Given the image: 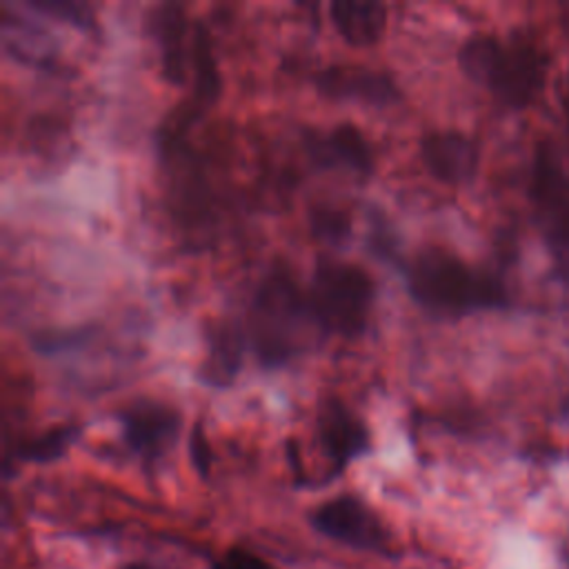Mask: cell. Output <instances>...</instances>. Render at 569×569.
<instances>
[{
	"instance_id": "1",
	"label": "cell",
	"mask_w": 569,
	"mask_h": 569,
	"mask_svg": "<svg viewBox=\"0 0 569 569\" xmlns=\"http://www.w3.org/2000/svg\"><path fill=\"white\" fill-rule=\"evenodd\" d=\"M320 333L307 291L298 284L289 267L271 264L256 284L244 320L251 353L264 369H278L298 358Z\"/></svg>"
},
{
	"instance_id": "2",
	"label": "cell",
	"mask_w": 569,
	"mask_h": 569,
	"mask_svg": "<svg viewBox=\"0 0 569 569\" xmlns=\"http://www.w3.org/2000/svg\"><path fill=\"white\" fill-rule=\"evenodd\" d=\"M407 291L433 316L458 318L507 305L502 282L442 247L418 249L405 267Z\"/></svg>"
},
{
	"instance_id": "3",
	"label": "cell",
	"mask_w": 569,
	"mask_h": 569,
	"mask_svg": "<svg viewBox=\"0 0 569 569\" xmlns=\"http://www.w3.org/2000/svg\"><path fill=\"white\" fill-rule=\"evenodd\" d=\"M305 291L320 333L358 338L367 329L376 284L369 271H365L360 264L336 258H318Z\"/></svg>"
},
{
	"instance_id": "4",
	"label": "cell",
	"mask_w": 569,
	"mask_h": 569,
	"mask_svg": "<svg viewBox=\"0 0 569 569\" xmlns=\"http://www.w3.org/2000/svg\"><path fill=\"white\" fill-rule=\"evenodd\" d=\"M311 525L322 536L342 542L360 551H373L389 556V531L378 513L358 496L342 493L318 505L311 516Z\"/></svg>"
},
{
	"instance_id": "5",
	"label": "cell",
	"mask_w": 569,
	"mask_h": 569,
	"mask_svg": "<svg viewBox=\"0 0 569 569\" xmlns=\"http://www.w3.org/2000/svg\"><path fill=\"white\" fill-rule=\"evenodd\" d=\"M545 73L547 60L542 49L529 38L513 36L509 40H500V51L485 89H489L502 104L522 109L540 93Z\"/></svg>"
},
{
	"instance_id": "6",
	"label": "cell",
	"mask_w": 569,
	"mask_h": 569,
	"mask_svg": "<svg viewBox=\"0 0 569 569\" xmlns=\"http://www.w3.org/2000/svg\"><path fill=\"white\" fill-rule=\"evenodd\" d=\"M127 449L144 465L162 460L178 440L180 411L162 400L138 398L116 413Z\"/></svg>"
},
{
	"instance_id": "7",
	"label": "cell",
	"mask_w": 569,
	"mask_h": 569,
	"mask_svg": "<svg viewBox=\"0 0 569 569\" xmlns=\"http://www.w3.org/2000/svg\"><path fill=\"white\" fill-rule=\"evenodd\" d=\"M313 84L329 100L360 102L376 109L389 107L402 96L391 71L360 62L327 64L313 76Z\"/></svg>"
},
{
	"instance_id": "8",
	"label": "cell",
	"mask_w": 569,
	"mask_h": 569,
	"mask_svg": "<svg viewBox=\"0 0 569 569\" xmlns=\"http://www.w3.org/2000/svg\"><path fill=\"white\" fill-rule=\"evenodd\" d=\"M316 436L331 465V478L371 449V436L362 418L340 396H325L316 411Z\"/></svg>"
},
{
	"instance_id": "9",
	"label": "cell",
	"mask_w": 569,
	"mask_h": 569,
	"mask_svg": "<svg viewBox=\"0 0 569 569\" xmlns=\"http://www.w3.org/2000/svg\"><path fill=\"white\" fill-rule=\"evenodd\" d=\"M531 198L542 216L549 242L569 251V176L549 142L536 147Z\"/></svg>"
},
{
	"instance_id": "10",
	"label": "cell",
	"mask_w": 569,
	"mask_h": 569,
	"mask_svg": "<svg viewBox=\"0 0 569 569\" xmlns=\"http://www.w3.org/2000/svg\"><path fill=\"white\" fill-rule=\"evenodd\" d=\"M418 153L431 178L451 187L471 182L480 162L476 140L453 129L425 133L418 142Z\"/></svg>"
},
{
	"instance_id": "11",
	"label": "cell",
	"mask_w": 569,
	"mask_h": 569,
	"mask_svg": "<svg viewBox=\"0 0 569 569\" xmlns=\"http://www.w3.org/2000/svg\"><path fill=\"white\" fill-rule=\"evenodd\" d=\"M309 158L322 169H342L362 180L373 173V151L353 122H336L327 131H307Z\"/></svg>"
},
{
	"instance_id": "12",
	"label": "cell",
	"mask_w": 569,
	"mask_h": 569,
	"mask_svg": "<svg viewBox=\"0 0 569 569\" xmlns=\"http://www.w3.org/2000/svg\"><path fill=\"white\" fill-rule=\"evenodd\" d=\"M247 349L249 342L244 327L229 318L209 320L204 325V356L196 369L198 380L211 389L231 387Z\"/></svg>"
},
{
	"instance_id": "13",
	"label": "cell",
	"mask_w": 569,
	"mask_h": 569,
	"mask_svg": "<svg viewBox=\"0 0 569 569\" xmlns=\"http://www.w3.org/2000/svg\"><path fill=\"white\" fill-rule=\"evenodd\" d=\"M151 36L160 51V73L169 84H184L191 73V36L182 4L164 2L151 13Z\"/></svg>"
},
{
	"instance_id": "14",
	"label": "cell",
	"mask_w": 569,
	"mask_h": 569,
	"mask_svg": "<svg viewBox=\"0 0 569 569\" xmlns=\"http://www.w3.org/2000/svg\"><path fill=\"white\" fill-rule=\"evenodd\" d=\"M329 18L349 47H371L385 33L387 4L378 0H333Z\"/></svg>"
},
{
	"instance_id": "15",
	"label": "cell",
	"mask_w": 569,
	"mask_h": 569,
	"mask_svg": "<svg viewBox=\"0 0 569 569\" xmlns=\"http://www.w3.org/2000/svg\"><path fill=\"white\" fill-rule=\"evenodd\" d=\"M78 436H80V425H73V422L56 425L33 438L22 440L16 447V458L22 462H53L60 456H64V451L78 440Z\"/></svg>"
},
{
	"instance_id": "16",
	"label": "cell",
	"mask_w": 569,
	"mask_h": 569,
	"mask_svg": "<svg viewBox=\"0 0 569 569\" xmlns=\"http://www.w3.org/2000/svg\"><path fill=\"white\" fill-rule=\"evenodd\" d=\"M498 51L500 38L491 33H473L458 49V67L471 82L487 87Z\"/></svg>"
},
{
	"instance_id": "17",
	"label": "cell",
	"mask_w": 569,
	"mask_h": 569,
	"mask_svg": "<svg viewBox=\"0 0 569 569\" xmlns=\"http://www.w3.org/2000/svg\"><path fill=\"white\" fill-rule=\"evenodd\" d=\"M24 4L31 7L33 11L64 20L84 31L93 27V9L80 0H27Z\"/></svg>"
},
{
	"instance_id": "18",
	"label": "cell",
	"mask_w": 569,
	"mask_h": 569,
	"mask_svg": "<svg viewBox=\"0 0 569 569\" xmlns=\"http://www.w3.org/2000/svg\"><path fill=\"white\" fill-rule=\"evenodd\" d=\"M313 229L322 240L340 242V240H345V236L349 231V224H347V218L342 213L320 209V211L313 213Z\"/></svg>"
},
{
	"instance_id": "19",
	"label": "cell",
	"mask_w": 569,
	"mask_h": 569,
	"mask_svg": "<svg viewBox=\"0 0 569 569\" xmlns=\"http://www.w3.org/2000/svg\"><path fill=\"white\" fill-rule=\"evenodd\" d=\"M189 456H191V465L193 469L204 478L209 473V467H211V449H209V442L204 438V431H202V425L196 422L191 427V436H189Z\"/></svg>"
},
{
	"instance_id": "20",
	"label": "cell",
	"mask_w": 569,
	"mask_h": 569,
	"mask_svg": "<svg viewBox=\"0 0 569 569\" xmlns=\"http://www.w3.org/2000/svg\"><path fill=\"white\" fill-rule=\"evenodd\" d=\"M211 569H273V567L267 560L258 558L256 553L233 547L220 560H216Z\"/></svg>"
},
{
	"instance_id": "21",
	"label": "cell",
	"mask_w": 569,
	"mask_h": 569,
	"mask_svg": "<svg viewBox=\"0 0 569 569\" xmlns=\"http://www.w3.org/2000/svg\"><path fill=\"white\" fill-rule=\"evenodd\" d=\"M120 569H149V567L142 565V562H131V565H124V567H120Z\"/></svg>"
}]
</instances>
